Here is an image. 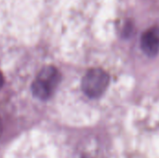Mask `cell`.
Masks as SVG:
<instances>
[{
    "label": "cell",
    "instance_id": "obj_1",
    "mask_svg": "<svg viewBox=\"0 0 159 158\" xmlns=\"http://www.w3.org/2000/svg\"><path fill=\"white\" fill-rule=\"evenodd\" d=\"M60 81V72L53 66H46L38 73L33 82V94L38 99L47 100L52 96Z\"/></svg>",
    "mask_w": 159,
    "mask_h": 158
},
{
    "label": "cell",
    "instance_id": "obj_2",
    "mask_svg": "<svg viewBox=\"0 0 159 158\" xmlns=\"http://www.w3.org/2000/svg\"><path fill=\"white\" fill-rule=\"evenodd\" d=\"M109 84V75L100 68L87 72L82 80V89L89 98L100 97L106 90Z\"/></svg>",
    "mask_w": 159,
    "mask_h": 158
},
{
    "label": "cell",
    "instance_id": "obj_3",
    "mask_svg": "<svg viewBox=\"0 0 159 158\" xmlns=\"http://www.w3.org/2000/svg\"><path fill=\"white\" fill-rule=\"evenodd\" d=\"M143 52L150 57L156 56L159 51V30L150 29L146 31L141 40Z\"/></svg>",
    "mask_w": 159,
    "mask_h": 158
},
{
    "label": "cell",
    "instance_id": "obj_4",
    "mask_svg": "<svg viewBox=\"0 0 159 158\" xmlns=\"http://www.w3.org/2000/svg\"><path fill=\"white\" fill-rule=\"evenodd\" d=\"M3 84H4V77H3V74H2V73L0 72V88H2Z\"/></svg>",
    "mask_w": 159,
    "mask_h": 158
},
{
    "label": "cell",
    "instance_id": "obj_5",
    "mask_svg": "<svg viewBox=\"0 0 159 158\" xmlns=\"http://www.w3.org/2000/svg\"><path fill=\"white\" fill-rule=\"evenodd\" d=\"M2 130H3V125H2V121H1V119H0V136H1V134H2Z\"/></svg>",
    "mask_w": 159,
    "mask_h": 158
}]
</instances>
